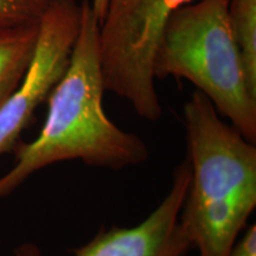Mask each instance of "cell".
<instances>
[{"instance_id":"2","label":"cell","mask_w":256,"mask_h":256,"mask_svg":"<svg viewBox=\"0 0 256 256\" xmlns=\"http://www.w3.org/2000/svg\"><path fill=\"white\" fill-rule=\"evenodd\" d=\"M183 120L191 178L180 226L198 256H230L256 208V146L198 90Z\"/></svg>"},{"instance_id":"7","label":"cell","mask_w":256,"mask_h":256,"mask_svg":"<svg viewBox=\"0 0 256 256\" xmlns=\"http://www.w3.org/2000/svg\"><path fill=\"white\" fill-rule=\"evenodd\" d=\"M40 23L0 26V107L26 72L36 49Z\"/></svg>"},{"instance_id":"1","label":"cell","mask_w":256,"mask_h":256,"mask_svg":"<svg viewBox=\"0 0 256 256\" xmlns=\"http://www.w3.org/2000/svg\"><path fill=\"white\" fill-rule=\"evenodd\" d=\"M80 30L63 76L48 98L40 132L30 142L16 144L14 165L0 177V200L40 170L78 160L108 170L138 166L148 159V147L136 134L112 121L104 108L98 24L90 0H82Z\"/></svg>"},{"instance_id":"9","label":"cell","mask_w":256,"mask_h":256,"mask_svg":"<svg viewBox=\"0 0 256 256\" xmlns=\"http://www.w3.org/2000/svg\"><path fill=\"white\" fill-rule=\"evenodd\" d=\"M52 0H0V26L40 23Z\"/></svg>"},{"instance_id":"10","label":"cell","mask_w":256,"mask_h":256,"mask_svg":"<svg viewBox=\"0 0 256 256\" xmlns=\"http://www.w3.org/2000/svg\"><path fill=\"white\" fill-rule=\"evenodd\" d=\"M230 256H256V226L252 224L238 238Z\"/></svg>"},{"instance_id":"8","label":"cell","mask_w":256,"mask_h":256,"mask_svg":"<svg viewBox=\"0 0 256 256\" xmlns=\"http://www.w3.org/2000/svg\"><path fill=\"white\" fill-rule=\"evenodd\" d=\"M228 16L246 78L256 94V0H230Z\"/></svg>"},{"instance_id":"11","label":"cell","mask_w":256,"mask_h":256,"mask_svg":"<svg viewBox=\"0 0 256 256\" xmlns=\"http://www.w3.org/2000/svg\"><path fill=\"white\" fill-rule=\"evenodd\" d=\"M108 2L110 0H90L92 12H94L96 19H98V24L104 20L106 11H107Z\"/></svg>"},{"instance_id":"6","label":"cell","mask_w":256,"mask_h":256,"mask_svg":"<svg viewBox=\"0 0 256 256\" xmlns=\"http://www.w3.org/2000/svg\"><path fill=\"white\" fill-rule=\"evenodd\" d=\"M191 178L188 158L176 168L168 194L142 220L130 228L102 230L75 250V256H185L191 243L179 222ZM16 256H42L34 243H24Z\"/></svg>"},{"instance_id":"5","label":"cell","mask_w":256,"mask_h":256,"mask_svg":"<svg viewBox=\"0 0 256 256\" xmlns=\"http://www.w3.org/2000/svg\"><path fill=\"white\" fill-rule=\"evenodd\" d=\"M78 0H52L40 23L34 56L17 89L0 107V156L14 150L37 108L68 66L80 30Z\"/></svg>"},{"instance_id":"4","label":"cell","mask_w":256,"mask_h":256,"mask_svg":"<svg viewBox=\"0 0 256 256\" xmlns=\"http://www.w3.org/2000/svg\"><path fill=\"white\" fill-rule=\"evenodd\" d=\"M194 0H110L98 26L104 90L128 101L147 121H158L162 104L153 66L160 40L176 10Z\"/></svg>"},{"instance_id":"3","label":"cell","mask_w":256,"mask_h":256,"mask_svg":"<svg viewBox=\"0 0 256 256\" xmlns=\"http://www.w3.org/2000/svg\"><path fill=\"white\" fill-rule=\"evenodd\" d=\"M230 0H194L176 10L156 51L154 78L190 81L249 142H256V94L230 28Z\"/></svg>"}]
</instances>
